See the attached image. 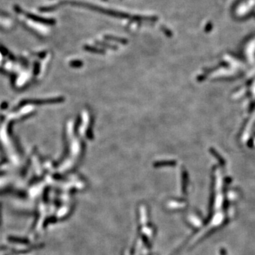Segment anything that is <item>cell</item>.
Listing matches in <instances>:
<instances>
[{
  "label": "cell",
  "mask_w": 255,
  "mask_h": 255,
  "mask_svg": "<svg viewBox=\"0 0 255 255\" xmlns=\"http://www.w3.org/2000/svg\"><path fill=\"white\" fill-rule=\"evenodd\" d=\"M72 5L78 6V7H83L85 8H87V9H92L93 11H98V12L102 13L104 14H106L111 17H114L116 18H119V19H132L131 16L128 14L123 13V12H119V11H116L114 10H109V9H106L104 8H101L97 6H94L92 5H90V4L87 3H83V2H70Z\"/></svg>",
  "instance_id": "6da1fadb"
},
{
  "label": "cell",
  "mask_w": 255,
  "mask_h": 255,
  "mask_svg": "<svg viewBox=\"0 0 255 255\" xmlns=\"http://www.w3.org/2000/svg\"><path fill=\"white\" fill-rule=\"evenodd\" d=\"M27 16H28V17L29 18V19H32V20L36 21V22L44 23V24H47V25H54V24H55V21L54 20V19H44V18L39 17H38V16L31 14H28Z\"/></svg>",
  "instance_id": "7a4b0ae2"
},
{
  "label": "cell",
  "mask_w": 255,
  "mask_h": 255,
  "mask_svg": "<svg viewBox=\"0 0 255 255\" xmlns=\"http://www.w3.org/2000/svg\"><path fill=\"white\" fill-rule=\"evenodd\" d=\"M104 38L106 39V40L108 41H116V42L120 43H121V44H127L128 43V40L126 38H119V37H116V36H114V35H104Z\"/></svg>",
  "instance_id": "3957f363"
},
{
  "label": "cell",
  "mask_w": 255,
  "mask_h": 255,
  "mask_svg": "<svg viewBox=\"0 0 255 255\" xmlns=\"http://www.w3.org/2000/svg\"><path fill=\"white\" fill-rule=\"evenodd\" d=\"M84 49L85 50L88 51V52L97 53V54H104V53H105V50H103V49L98 48H96V47L91 46V45H84Z\"/></svg>",
  "instance_id": "277c9868"
},
{
  "label": "cell",
  "mask_w": 255,
  "mask_h": 255,
  "mask_svg": "<svg viewBox=\"0 0 255 255\" xmlns=\"http://www.w3.org/2000/svg\"><path fill=\"white\" fill-rule=\"evenodd\" d=\"M175 161H158L154 163V167H166V166H174L176 165Z\"/></svg>",
  "instance_id": "5b68a950"
},
{
  "label": "cell",
  "mask_w": 255,
  "mask_h": 255,
  "mask_svg": "<svg viewBox=\"0 0 255 255\" xmlns=\"http://www.w3.org/2000/svg\"><path fill=\"white\" fill-rule=\"evenodd\" d=\"M95 43L97 45H99V46H103V47H105V48H108L109 49H112V50H117L118 48L116 46H115L114 45H111L110 44V43H107L106 42H104V41H95Z\"/></svg>",
  "instance_id": "8992f818"
},
{
  "label": "cell",
  "mask_w": 255,
  "mask_h": 255,
  "mask_svg": "<svg viewBox=\"0 0 255 255\" xmlns=\"http://www.w3.org/2000/svg\"><path fill=\"white\" fill-rule=\"evenodd\" d=\"M83 65H84V64H83L82 61L78 60H72V61H71L70 63V65L71 67H72V68H81V67L83 66Z\"/></svg>",
  "instance_id": "52a82bcc"
},
{
  "label": "cell",
  "mask_w": 255,
  "mask_h": 255,
  "mask_svg": "<svg viewBox=\"0 0 255 255\" xmlns=\"http://www.w3.org/2000/svg\"><path fill=\"white\" fill-rule=\"evenodd\" d=\"M161 30L163 32L165 33V34L168 37H170V36H172V33L171 31H169V29H167V28L165 27V26H161Z\"/></svg>",
  "instance_id": "ba28073f"
},
{
  "label": "cell",
  "mask_w": 255,
  "mask_h": 255,
  "mask_svg": "<svg viewBox=\"0 0 255 255\" xmlns=\"http://www.w3.org/2000/svg\"><path fill=\"white\" fill-rule=\"evenodd\" d=\"M81 122H82V119H81V117L80 116V117H78V118H77V121H76V123H75V128H74V130H75V132H77L78 131V127L79 126H80V124H81Z\"/></svg>",
  "instance_id": "9c48e42d"
},
{
  "label": "cell",
  "mask_w": 255,
  "mask_h": 255,
  "mask_svg": "<svg viewBox=\"0 0 255 255\" xmlns=\"http://www.w3.org/2000/svg\"><path fill=\"white\" fill-rule=\"evenodd\" d=\"M103 1H106V0H103Z\"/></svg>",
  "instance_id": "30bf717a"
}]
</instances>
